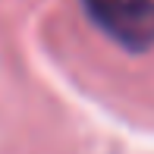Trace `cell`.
I'll list each match as a JSON object with an SVG mask.
<instances>
[{
	"label": "cell",
	"mask_w": 154,
	"mask_h": 154,
	"mask_svg": "<svg viewBox=\"0 0 154 154\" xmlns=\"http://www.w3.org/2000/svg\"><path fill=\"white\" fill-rule=\"evenodd\" d=\"M82 10L126 51L145 54L154 47V0H82Z\"/></svg>",
	"instance_id": "1"
}]
</instances>
